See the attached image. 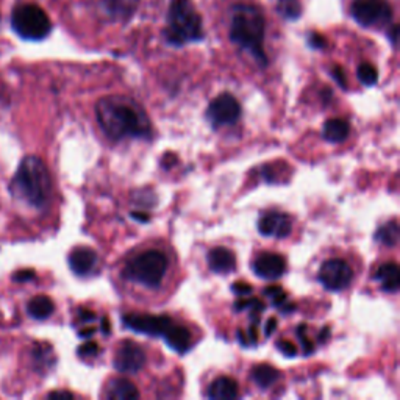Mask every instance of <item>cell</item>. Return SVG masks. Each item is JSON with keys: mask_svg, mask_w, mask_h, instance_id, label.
I'll return each instance as SVG.
<instances>
[{"mask_svg": "<svg viewBox=\"0 0 400 400\" xmlns=\"http://www.w3.org/2000/svg\"><path fill=\"white\" fill-rule=\"evenodd\" d=\"M13 30L21 38L30 41H40L50 33L52 22L48 14L38 5H21L11 14Z\"/></svg>", "mask_w": 400, "mask_h": 400, "instance_id": "obj_6", "label": "cell"}, {"mask_svg": "<svg viewBox=\"0 0 400 400\" xmlns=\"http://www.w3.org/2000/svg\"><path fill=\"white\" fill-rule=\"evenodd\" d=\"M209 266L214 274H230L236 267L235 253L227 248L211 249L209 253Z\"/></svg>", "mask_w": 400, "mask_h": 400, "instance_id": "obj_15", "label": "cell"}, {"mask_svg": "<svg viewBox=\"0 0 400 400\" xmlns=\"http://www.w3.org/2000/svg\"><path fill=\"white\" fill-rule=\"evenodd\" d=\"M238 394H240L238 383L230 377H219L206 391V397L211 400H232L236 399Z\"/></svg>", "mask_w": 400, "mask_h": 400, "instance_id": "obj_16", "label": "cell"}, {"mask_svg": "<svg viewBox=\"0 0 400 400\" xmlns=\"http://www.w3.org/2000/svg\"><path fill=\"white\" fill-rule=\"evenodd\" d=\"M388 38L392 45L397 44V38H399V27L397 26H392L388 32Z\"/></svg>", "mask_w": 400, "mask_h": 400, "instance_id": "obj_40", "label": "cell"}, {"mask_svg": "<svg viewBox=\"0 0 400 400\" xmlns=\"http://www.w3.org/2000/svg\"><path fill=\"white\" fill-rule=\"evenodd\" d=\"M287 271V261L279 253H263L253 263V272L260 279L277 280Z\"/></svg>", "mask_w": 400, "mask_h": 400, "instance_id": "obj_13", "label": "cell"}, {"mask_svg": "<svg viewBox=\"0 0 400 400\" xmlns=\"http://www.w3.org/2000/svg\"><path fill=\"white\" fill-rule=\"evenodd\" d=\"M277 10L288 21H296L302 13L297 0H277Z\"/></svg>", "mask_w": 400, "mask_h": 400, "instance_id": "obj_27", "label": "cell"}, {"mask_svg": "<svg viewBox=\"0 0 400 400\" xmlns=\"http://www.w3.org/2000/svg\"><path fill=\"white\" fill-rule=\"evenodd\" d=\"M97 266V253L89 248H77L69 255V267L75 275H88Z\"/></svg>", "mask_w": 400, "mask_h": 400, "instance_id": "obj_14", "label": "cell"}, {"mask_svg": "<svg viewBox=\"0 0 400 400\" xmlns=\"http://www.w3.org/2000/svg\"><path fill=\"white\" fill-rule=\"evenodd\" d=\"M265 296L271 299L272 304H274L275 306H279V309H280L284 314L296 309L294 305L289 304L287 292H284L283 288L279 287V284H272V287H267V288L265 289Z\"/></svg>", "mask_w": 400, "mask_h": 400, "instance_id": "obj_25", "label": "cell"}, {"mask_svg": "<svg viewBox=\"0 0 400 400\" xmlns=\"http://www.w3.org/2000/svg\"><path fill=\"white\" fill-rule=\"evenodd\" d=\"M140 397V391L127 379H114L106 387V399L110 400H135Z\"/></svg>", "mask_w": 400, "mask_h": 400, "instance_id": "obj_18", "label": "cell"}, {"mask_svg": "<svg viewBox=\"0 0 400 400\" xmlns=\"http://www.w3.org/2000/svg\"><path fill=\"white\" fill-rule=\"evenodd\" d=\"M49 399H74V394L67 391H53L49 394Z\"/></svg>", "mask_w": 400, "mask_h": 400, "instance_id": "obj_37", "label": "cell"}, {"mask_svg": "<svg viewBox=\"0 0 400 400\" xmlns=\"http://www.w3.org/2000/svg\"><path fill=\"white\" fill-rule=\"evenodd\" d=\"M145 361H148V357H145V352L140 344L124 341L116 350L113 365L118 372L130 375L140 372L145 366Z\"/></svg>", "mask_w": 400, "mask_h": 400, "instance_id": "obj_10", "label": "cell"}, {"mask_svg": "<svg viewBox=\"0 0 400 400\" xmlns=\"http://www.w3.org/2000/svg\"><path fill=\"white\" fill-rule=\"evenodd\" d=\"M27 310L33 319L44 321L52 316V313L55 311V305L48 296H36L28 302Z\"/></svg>", "mask_w": 400, "mask_h": 400, "instance_id": "obj_23", "label": "cell"}, {"mask_svg": "<svg viewBox=\"0 0 400 400\" xmlns=\"http://www.w3.org/2000/svg\"><path fill=\"white\" fill-rule=\"evenodd\" d=\"M11 194L33 209H43L52 191L50 174L44 161L38 157L22 160L10 184Z\"/></svg>", "mask_w": 400, "mask_h": 400, "instance_id": "obj_2", "label": "cell"}, {"mask_svg": "<svg viewBox=\"0 0 400 400\" xmlns=\"http://www.w3.org/2000/svg\"><path fill=\"white\" fill-rule=\"evenodd\" d=\"M350 132V127L348 122L344 119H328L326 121L324 127H322V136H324V140L328 143H343L345 141V138L349 136Z\"/></svg>", "mask_w": 400, "mask_h": 400, "instance_id": "obj_21", "label": "cell"}, {"mask_svg": "<svg viewBox=\"0 0 400 400\" xmlns=\"http://www.w3.org/2000/svg\"><path fill=\"white\" fill-rule=\"evenodd\" d=\"M105 11L114 21H127L138 10L140 0H102Z\"/></svg>", "mask_w": 400, "mask_h": 400, "instance_id": "obj_17", "label": "cell"}, {"mask_svg": "<svg viewBox=\"0 0 400 400\" xmlns=\"http://www.w3.org/2000/svg\"><path fill=\"white\" fill-rule=\"evenodd\" d=\"M332 75H333V79H335V80L338 82V84H340V87H341V88H344V89H345V87H348V84H345V77H344V71H343V67H340V66L333 67Z\"/></svg>", "mask_w": 400, "mask_h": 400, "instance_id": "obj_34", "label": "cell"}, {"mask_svg": "<svg viewBox=\"0 0 400 400\" xmlns=\"http://www.w3.org/2000/svg\"><path fill=\"white\" fill-rule=\"evenodd\" d=\"M297 336L299 341L302 344V349L305 352V355H310L311 352H314V345L311 341H309V336H306V326L300 324V327L297 328Z\"/></svg>", "mask_w": 400, "mask_h": 400, "instance_id": "obj_30", "label": "cell"}, {"mask_svg": "<svg viewBox=\"0 0 400 400\" xmlns=\"http://www.w3.org/2000/svg\"><path fill=\"white\" fill-rule=\"evenodd\" d=\"M165 38L172 45H183L204 38L202 19L188 0H172Z\"/></svg>", "mask_w": 400, "mask_h": 400, "instance_id": "obj_4", "label": "cell"}, {"mask_svg": "<svg viewBox=\"0 0 400 400\" xmlns=\"http://www.w3.org/2000/svg\"><path fill=\"white\" fill-rule=\"evenodd\" d=\"M33 277H35V272L30 271V269H27V271H19V272H16V275H14V280H18V282H27V280H32Z\"/></svg>", "mask_w": 400, "mask_h": 400, "instance_id": "obj_36", "label": "cell"}, {"mask_svg": "<svg viewBox=\"0 0 400 400\" xmlns=\"http://www.w3.org/2000/svg\"><path fill=\"white\" fill-rule=\"evenodd\" d=\"M99 353V344L94 341H88L79 348V355L82 358H92Z\"/></svg>", "mask_w": 400, "mask_h": 400, "instance_id": "obj_31", "label": "cell"}, {"mask_svg": "<svg viewBox=\"0 0 400 400\" xmlns=\"http://www.w3.org/2000/svg\"><path fill=\"white\" fill-rule=\"evenodd\" d=\"M277 328V319L275 318H271V319H267L266 322V328H265V335L266 336H271L274 333V330Z\"/></svg>", "mask_w": 400, "mask_h": 400, "instance_id": "obj_38", "label": "cell"}, {"mask_svg": "<svg viewBox=\"0 0 400 400\" xmlns=\"http://www.w3.org/2000/svg\"><path fill=\"white\" fill-rule=\"evenodd\" d=\"M230 40L255 58L261 66L267 65L263 49L265 18L253 5H236L233 9Z\"/></svg>", "mask_w": 400, "mask_h": 400, "instance_id": "obj_3", "label": "cell"}, {"mask_svg": "<svg viewBox=\"0 0 400 400\" xmlns=\"http://www.w3.org/2000/svg\"><path fill=\"white\" fill-rule=\"evenodd\" d=\"M258 232L263 236L272 238H288L292 232V222L288 214L271 211L261 216L258 221Z\"/></svg>", "mask_w": 400, "mask_h": 400, "instance_id": "obj_12", "label": "cell"}, {"mask_svg": "<svg viewBox=\"0 0 400 400\" xmlns=\"http://www.w3.org/2000/svg\"><path fill=\"white\" fill-rule=\"evenodd\" d=\"M375 280L380 282L382 289L388 292H397L400 287V271L396 263H384L375 272Z\"/></svg>", "mask_w": 400, "mask_h": 400, "instance_id": "obj_20", "label": "cell"}, {"mask_svg": "<svg viewBox=\"0 0 400 400\" xmlns=\"http://www.w3.org/2000/svg\"><path fill=\"white\" fill-rule=\"evenodd\" d=\"M96 333V328H92V327H89V328H84V330H82L80 332V336L82 338H89V336H92Z\"/></svg>", "mask_w": 400, "mask_h": 400, "instance_id": "obj_41", "label": "cell"}, {"mask_svg": "<svg viewBox=\"0 0 400 400\" xmlns=\"http://www.w3.org/2000/svg\"><path fill=\"white\" fill-rule=\"evenodd\" d=\"M399 236H400V230L397 221H391L387 222V224H383L374 235L377 241L382 243L383 245H388V248H392V245L397 244Z\"/></svg>", "mask_w": 400, "mask_h": 400, "instance_id": "obj_24", "label": "cell"}, {"mask_svg": "<svg viewBox=\"0 0 400 400\" xmlns=\"http://www.w3.org/2000/svg\"><path fill=\"white\" fill-rule=\"evenodd\" d=\"M328 335H330V328H328V327H326V328H324V330H322V332H321V338H319V341H321V343H324V341L327 340V336H328Z\"/></svg>", "mask_w": 400, "mask_h": 400, "instance_id": "obj_43", "label": "cell"}, {"mask_svg": "<svg viewBox=\"0 0 400 400\" xmlns=\"http://www.w3.org/2000/svg\"><path fill=\"white\" fill-rule=\"evenodd\" d=\"M233 309H235V311L249 310L253 314V324H257L258 314L261 311H265L266 306L260 299H245V300H238V302L233 305Z\"/></svg>", "mask_w": 400, "mask_h": 400, "instance_id": "obj_26", "label": "cell"}, {"mask_svg": "<svg viewBox=\"0 0 400 400\" xmlns=\"http://www.w3.org/2000/svg\"><path fill=\"white\" fill-rule=\"evenodd\" d=\"M250 377L261 389H267L271 388L274 383L279 382L280 372L271 365H258L252 369Z\"/></svg>", "mask_w": 400, "mask_h": 400, "instance_id": "obj_22", "label": "cell"}, {"mask_svg": "<svg viewBox=\"0 0 400 400\" xmlns=\"http://www.w3.org/2000/svg\"><path fill=\"white\" fill-rule=\"evenodd\" d=\"M96 118L104 133L114 141L126 138H148L152 124L140 104L124 96L100 99L96 105Z\"/></svg>", "mask_w": 400, "mask_h": 400, "instance_id": "obj_1", "label": "cell"}, {"mask_svg": "<svg viewBox=\"0 0 400 400\" xmlns=\"http://www.w3.org/2000/svg\"><path fill=\"white\" fill-rule=\"evenodd\" d=\"M309 43H310L311 48H314V49H322L326 45V40L321 35H318V33L310 35Z\"/></svg>", "mask_w": 400, "mask_h": 400, "instance_id": "obj_35", "label": "cell"}, {"mask_svg": "<svg viewBox=\"0 0 400 400\" xmlns=\"http://www.w3.org/2000/svg\"><path fill=\"white\" fill-rule=\"evenodd\" d=\"M232 291L236 296H249L252 292V287L245 282H236L232 284Z\"/></svg>", "mask_w": 400, "mask_h": 400, "instance_id": "obj_33", "label": "cell"}, {"mask_svg": "<svg viewBox=\"0 0 400 400\" xmlns=\"http://www.w3.org/2000/svg\"><path fill=\"white\" fill-rule=\"evenodd\" d=\"M357 74L360 82L366 84V87H372V84H375L377 80H379V72H377V69L369 63L360 65Z\"/></svg>", "mask_w": 400, "mask_h": 400, "instance_id": "obj_28", "label": "cell"}, {"mask_svg": "<svg viewBox=\"0 0 400 400\" xmlns=\"http://www.w3.org/2000/svg\"><path fill=\"white\" fill-rule=\"evenodd\" d=\"M94 313L92 311H88V310H80V319H82V322L83 324H88V322H91V321H94Z\"/></svg>", "mask_w": 400, "mask_h": 400, "instance_id": "obj_39", "label": "cell"}, {"mask_svg": "<svg viewBox=\"0 0 400 400\" xmlns=\"http://www.w3.org/2000/svg\"><path fill=\"white\" fill-rule=\"evenodd\" d=\"M238 340L243 345H255L258 341V333H257V326L252 324L248 330V333H244L243 330L238 332Z\"/></svg>", "mask_w": 400, "mask_h": 400, "instance_id": "obj_29", "label": "cell"}, {"mask_svg": "<svg viewBox=\"0 0 400 400\" xmlns=\"http://www.w3.org/2000/svg\"><path fill=\"white\" fill-rule=\"evenodd\" d=\"M167 267L169 261L163 252L145 250L128 261L122 275L128 282L140 283L145 288L155 289L163 282Z\"/></svg>", "mask_w": 400, "mask_h": 400, "instance_id": "obj_5", "label": "cell"}, {"mask_svg": "<svg viewBox=\"0 0 400 400\" xmlns=\"http://www.w3.org/2000/svg\"><path fill=\"white\" fill-rule=\"evenodd\" d=\"M318 279L328 291H344L353 280V271L341 258H332L322 263Z\"/></svg>", "mask_w": 400, "mask_h": 400, "instance_id": "obj_8", "label": "cell"}, {"mask_svg": "<svg viewBox=\"0 0 400 400\" xmlns=\"http://www.w3.org/2000/svg\"><path fill=\"white\" fill-rule=\"evenodd\" d=\"M166 344L177 353H184L191 348V333L188 328L172 324L163 335Z\"/></svg>", "mask_w": 400, "mask_h": 400, "instance_id": "obj_19", "label": "cell"}, {"mask_svg": "<svg viewBox=\"0 0 400 400\" xmlns=\"http://www.w3.org/2000/svg\"><path fill=\"white\" fill-rule=\"evenodd\" d=\"M124 327L136 333L148 336H163L174 322L167 316H153V314H126L122 318Z\"/></svg>", "mask_w": 400, "mask_h": 400, "instance_id": "obj_11", "label": "cell"}, {"mask_svg": "<svg viewBox=\"0 0 400 400\" xmlns=\"http://www.w3.org/2000/svg\"><path fill=\"white\" fill-rule=\"evenodd\" d=\"M241 118V105L238 102L236 97L228 94H221L209 105L206 110V119L210 121L213 127H224L232 126Z\"/></svg>", "mask_w": 400, "mask_h": 400, "instance_id": "obj_9", "label": "cell"}, {"mask_svg": "<svg viewBox=\"0 0 400 400\" xmlns=\"http://www.w3.org/2000/svg\"><path fill=\"white\" fill-rule=\"evenodd\" d=\"M277 349H279L284 357H296L297 355L296 345L292 344L291 341H287V340L277 343Z\"/></svg>", "mask_w": 400, "mask_h": 400, "instance_id": "obj_32", "label": "cell"}, {"mask_svg": "<svg viewBox=\"0 0 400 400\" xmlns=\"http://www.w3.org/2000/svg\"><path fill=\"white\" fill-rule=\"evenodd\" d=\"M350 11L353 19L363 27L388 24L392 18L391 5L387 0H355Z\"/></svg>", "mask_w": 400, "mask_h": 400, "instance_id": "obj_7", "label": "cell"}, {"mask_svg": "<svg viewBox=\"0 0 400 400\" xmlns=\"http://www.w3.org/2000/svg\"><path fill=\"white\" fill-rule=\"evenodd\" d=\"M132 218L136 219V221H141V222H148L149 221V216H143V214H140L138 211L132 213Z\"/></svg>", "mask_w": 400, "mask_h": 400, "instance_id": "obj_42", "label": "cell"}, {"mask_svg": "<svg viewBox=\"0 0 400 400\" xmlns=\"http://www.w3.org/2000/svg\"><path fill=\"white\" fill-rule=\"evenodd\" d=\"M102 328H104V332H105L106 335L110 333V324H109V319H106V318L102 319Z\"/></svg>", "mask_w": 400, "mask_h": 400, "instance_id": "obj_44", "label": "cell"}]
</instances>
